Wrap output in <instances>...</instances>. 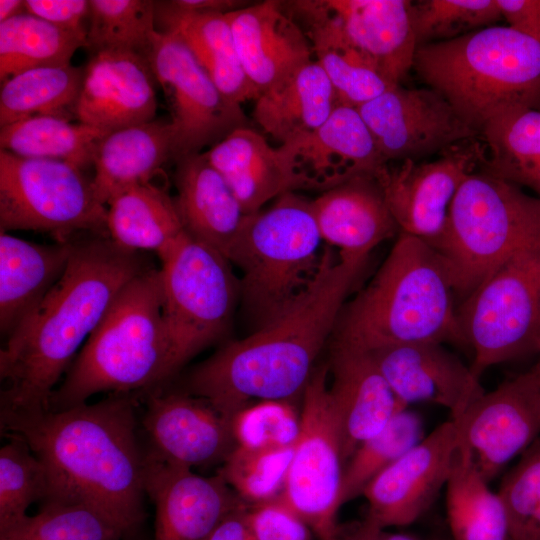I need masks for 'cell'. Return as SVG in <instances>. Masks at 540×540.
Instances as JSON below:
<instances>
[{
  "mask_svg": "<svg viewBox=\"0 0 540 540\" xmlns=\"http://www.w3.org/2000/svg\"><path fill=\"white\" fill-rule=\"evenodd\" d=\"M432 247L446 261L460 303L511 259L540 250V197L474 171L453 198L445 230Z\"/></svg>",
  "mask_w": 540,
  "mask_h": 540,
  "instance_id": "8",
  "label": "cell"
},
{
  "mask_svg": "<svg viewBox=\"0 0 540 540\" xmlns=\"http://www.w3.org/2000/svg\"><path fill=\"white\" fill-rule=\"evenodd\" d=\"M413 68L479 134L508 110L540 107V42L509 26L420 45Z\"/></svg>",
  "mask_w": 540,
  "mask_h": 540,
  "instance_id": "6",
  "label": "cell"
},
{
  "mask_svg": "<svg viewBox=\"0 0 540 540\" xmlns=\"http://www.w3.org/2000/svg\"><path fill=\"white\" fill-rule=\"evenodd\" d=\"M328 376V364L316 367L302 394L300 432L281 494L319 540H329L339 527L345 464Z\"/></svg>",
  "mask_w": 540,
  "mask_h": 540,
  "instance_id": "12",
  "label": "cell"
},
{
  "mask_svg": "<svg viewBox=\"0 0 540 540\" xmlns=\"http://www.w3.org/2000/svg\"><path fill=\"white\" fill-rule=\"evenodd\" d=\"M382 529L374 521L365 517L360 522L345 527H338L336 533L329 540H380Z\"/></svg>",
  "mask_w": 540,
  "mask_h": 540,
  "instance_id": "52",
  "label": "cell"
},
{
  "mask_svg": "<svg viewBox=\"0 0 540 540\" xmlns=\"http://www.w3.org/2000/svg\"><path fill=\"white\" fill-rule=\"evenodd\" d=\"M108 236L131 251H152L160 261L186 236L175 200L150 182L133 185L107 204Z\"/></svg>",
  "mask_w": 540,
  "mask_h": 540,
  "instance_id": "33",
  "label": "cell"
},
{
  "mask_svg": "<svg viewBox=\"0 0 540 540\" xmlns=\"http://www.w3.org/2000/svg\"><path fill=\"white\" fill-rule=\"evenodd\" d=\"M145 492L155 505L154 540H207L224 517L247 504L220 474L204 477L147 454Z\"/></svg>",
  "mask_w": 540,
  "mask_h": 540,
  "instance_id": "21",
  "label": "cell"
},
{
  "mask_svg": "<svg viewBox=\"0 0 540 540\" xmlns=\"http://www.w3.org/2000/svg\"><path fill=\"white\" fill-rule=\"evenodd\" d=\"M396 399L403 406L428 402L457 419L485 390L470 366L445 344L419 342L368 351Z\"/></svg>",
  "mask_w": 540,
  "mask_h": 540,
  "instance_id": "20",
  "label": "cell"
},
{
  "mask_svg": "<svg viewBox=\"0 0 540 540\" xmlns=\"http://www.w3.org/2000/svg\"><path fill=\"white\" fill-rule=\"evenodd\" d=\"M158 31L177 34L210 78L233 102L256 100L259 94L247 78L227 15L219 11L187 10L173 1H155Z\"/></svg>",
  "mask_w": 540,
  "mask_h": 540,
  "instance_id": "29",
  "label": "cell"
},
{
  "mask_svg": "<svg viewBox=\"0 0 540 540\" xmlns=\"http://www.w3.org/2000/svg\"><path fill=\"white\" fill-rule=\"evenodd\" d=\"M148 268L141 252L108 237L74 240L63 275L0 351V413L50 410L55 386L78 349L123 287Z\"/></svg>",
  "mask_w": 540,
  "mask_h": 540,
  "instance_id": "3",
  "label": "cell"
},
{
  "mask_svg": "<svg viewBox=\"0 0 540 540\" xmlns=\"http://www.w3.org/2000/svg\"><path fill=\"white\" fill-rule=\"evenodd\" d=\"M282 5L295 21H302L315 61L330 80L340 104L357 108L397 86L323 12L318 0L286 1Z\"/></svg>",
  "mask_w": 540,
  "mask_h": 540,
  "instance_id": "28",
  "label": "cell"
},
{
  "mask_svg": "<svg viewBox=\"0 0 540 540\" xmlns=\"http://www.w3.org/2000/svg\"><path fill=\"white\" fill-rule=\"evenodd\" d=\"M247 521L256 540H312L313 532L308 524L281 495L250 505Z\"/></svg>",
  "mask_w": 540,
  "mask_h": 540,
  "instance_id": "48",
  "label": "cell"
},
{
  "mask_svg": "<svg viewBox=\"0 0 540 540\" xmlns=\"http://www.w3.org/2000/svg\"><path fill=\"white\" fill-rule=\"evenodd\" d=\"M356 109L386 162L419 161L480 138L429 87L408 89L399 84Z\"/></svg>",
  "mask_w": 540,
  "mask_h": 540,
  "instance_id": "15",
  "label": "cell"
},
{
  "mask_svg": "<svg viewBox=\"0 0 540 540\" xmlns=\"http://www.w3.org/2000/svg\"><path fill=\"white\" fill-rule=\"evenodd\" d=\"M497 493L506 511L509 540H540V438L506 473Z\"/></svg>",
  "mask_w": 540,
  "mask_h": 540,
  "instance_id": "46",
  "label": "cell"
},
{
  "mask_svg": "<svg viewBox=\"0 0 540 540\" xmlns=\"http://www.w3.org/2000/svg\"><path fill=\"white\" fill-rule=\"evenodd\" d=\"M236 445L248 448L294 445L300 416L287 400H262L238 411L231 420Z\"/></svg>",
  "mask_w": 540,
  "mask_h": 540,
  "instance_id": "47",
  "label": "cell"
},
{
  "mask_svg": "<svg viewBox=\"0 0 540 540\" xmlns=\"http://www.w3.org/2000/svg\"><path fill=\"white\" fill-rule=\"evenodd\" d=\"M488 483L459 444L445 485L446 514L453 540H509L504 505Z\"/></svg>",
  "mask_w": 540,
  "mask_h": 540,
  "instance_id": "36",
  "label": "cell"
},
{
  "mask_svg": "<svg viewBox=\"0 0 540 540\" xmlns=\"http://www.w3.org/2000/svg\"><path fill=\"white\" fill-rule=\"evenodd\" d=\"M25 12V0H0V22Z\"/></svg>",
  "mask_w": 540,
  "mask_h": 540,
  "instance_id": "54",
  "label": "cell"
},
{
  "mask_svg": "<svg viewBox=\"0 0 540 540\" xmlns=\"http://www.w3.org/2000/svg\"><path fill=\"white\" fill-rule=\"evenodd\" d=\"M82 170L68 162L0 149V232L47 233L57 243L83 235L109 238L107 208Z\"/></svg>",
  "mask_w": 540,
  "mask_h": 540,
  "instance_id": "9",
  "label": "cell"
},
{
  "mask_svg": "<svg viewBox=\"0 0 540 540\" xmlns=\"http://www.w3.org/2000/svg\"><path fill=\"white\" fill-rule=\"evenodd\" d=\"M367 262L368 257L341 258L325 247L316 279L299 300L197 365L186 381L187 393L205 399L230 421L252 400L292 401L303 394Z\"/></svg>",
  "mask_w": 540,
  "mask_h": 540,
  "instance_id": "2",
  "label": "cell"
},
{
  "mask_svg": "<svg viewBox=\"0 0 540 540\" xmlns=\"http://www.w3.org/2000/svg\"><path fill=\"white\" fill-rule=\"evenodd\" d=\"M73 241L38 244L0 232V332L6 339L63 275Z\"/></svg>",
  "mask_w": 540,
  "mask_h": 540,
  "instance_id": "30",
  "label": "cell"
},
{
  "mask_svg": "<svg viewBox=\"0 0 540 540\" xmlns=\"http://www.w3.org/2000/svg\"><path fill=\"white\" fill-rule=\"evenodd\" d=\"M410 10L418 46L451 40L502 18L496 0L411 1Z\"/></svg>",
  "mask_w": 540,
  "mask_h": 540,
  "instance_id": "45",
  "label": "cell"
},
{
  "mask_svg": "<svg viewBox=\"0 0 540 540\" xmlns=\"http://www.w3.org/2000/svg\"><path fill=\"white\" fill-rule=\"evenodd\" d=\"M162 305L160 269L130 280L54 390L50 410L86 403L100 392L154 389L175 375Z\"/></svg>",
  "mask_w": 540,
  "mask_h": 540,
  "instance_id": "5",
  "label": "cell"
},
{
  "mask_svg": "<svg viewBox=\"0 0 540 540\" xmlns=\"http://www.w3.org/2000/svg\"><path fill=\"white\" fill-rule=\"evenodd\" d=\"M33 516L0 530V540H124L120 527L95 506L48 499Z\"/></svg>",
  "mask_w": 540,
  "mask_h": 540,
  "instance_id": "41",
  "label": "cell"
},
{
  "mask_svg": "<svg viewBox=\"0 0 540 540\" xmlns=\"http://www.w3.org/2000/svg\"><path fill=\"white\" fill-rule=\"evenodd\" d=\"M173 3L180 8L187 10H207L230 12L238 9L244 2L234 0H173Z\"/></svg>",
  "mask_w": 540,
  "mask_h": 540,
  "instance_id": "53",
  "label": "cell"
},
{
  "mask_svg": "<svg viewBox=\"0 0 540 540\" xmlns=\"http://www.w3.org/2000/svg\"><path fill=\"white\" fill-rule=\"evenodd\" d=\"M148 61L171 113L174 162L249 127L241 104L221 92L177 34L157 30Z\"/></svg>",
  "mask_w": 540,
  "mask_h": 540,
  "instance_id": "13",
  "label": "cell"
},
{
  "mask_svg": "<svg viewBox=\"0 0 540 540\" xmlns=\"http://www.w3.org/2000/svg\"><path fill=\"white\" fill-rule=\"evenodd\" d=\"M74 118L111 132L155 119L156 80L149 61L119 52L92 55L84 66Z\"/></svg>",
  "mask_w": 540,
  "mask_h": 540,
  "instance_id": "22",
  "label": "cell"
},
{
  "mask_svg": "<svg viewBox=\"0 0 540 540\" xmlns=\"http://www.w3.org/2000/svg\"><path fill=\"white\" fill-rule=\"evenodd\" d=\"M294 446L236 445L218 474L245 503L256 505L269 501L284 490Z\"/></svg>",
  "mask_w": 540,
  "mask_h": 540,
  "instance_id": "43",
  "label": "cell"
},
{
  "mask_svg": "<svg viewBox=\"0 0 540 540\" xmlns=\"http://www.w3.org/2000/svg\"><path fill=\"white\" fill-rule=\"evenodd\" d=\"M323 12L394 85L413 68L418 48L411 1L318 0Z\"/></svg>",
  "mask_w": 540,
  "mask_h": 540,
  "instance_id": "26",
  "label": "cell"
},
{
  "mask_svg": "<svg viewBox=\"0 0 540 540\" xmlns=\"http://www.w3.org/2000/svg\"><path fill=\"white\" fill-rule=\"evenodd\" d=\"M246 214L299 189L277 148L250 127L239 128L204 152Z\"/></svg>",
  "mask_w": 540,
  "mask_h": 540,
  "instance_id": "32",
  "label": "cell"
},
{
  "mask_svg": "<svg viewBox=\"0 0 540 540\" xmlns=\"http://www.w3.org/2000/svg\"><path fill=\"white\" fill-rule=\"evenodd\" d=\"M327 364L332 375L329 393L346 463L362 442L407 407L398 402L368 351L332 342Z\"/></svg>",
  "mask_w": 540,
  "mask_h": 540,
  "instance_id": "24",
  "label": "cell"
},
{
  "mask_svg": "<svg viewBox=\"0 0 540 540\" xmlns=\"http://www.w3.org/2000/svg\"><path fill=\"white\" fill-rule=\"evenodd\" d=\"M308 200L295 192L249 214L228 261L237 266L241 309L256 331L287 311L309 289L324 248Z\"/></svg>",
  "mask_w": 540,
  "mask_h": 540,
  "instance_id": "7",
  "label": "cell"
},
{
  "mask_svg": "<svg viewBox=\"0 0 540 540\" xmlns=\"http://www.w3.org/2000/svg\"><path fill=\"white\" fill-rule=\"evenodd\" d=\"M84 70L71 64L40 67L2 82L0 127L38 115L74 117Z\"/></svg>",
  "mask_w": 540,
  "mask_h": 540,
  "instance_id": "38",
  "label": "cell"
},
{
  "mask_svg": "<svg viewBox=\"0 0 540 540\" xmlns=\"http://www.w3.org/2000/svg\"><path fill=\"white\" fill-rule=\"evenodd\" d=\"M136 407L132 393H112L58 411L0 413L1 432L25 442L43 463L45 500L87 502L120 527L124 540H133L145 519L146 495Z\"/></svg>",
  "mask_w": 540,
  "mask_h": 540,
  "instance_id": "1",
  "label": "cell"
},
{
  "mask_svg": "<svg viewBox=\"0 0 540 540\" xmlns=\"http://www.w3.org/2000/svg\"><path fill=\"white\" fill-rule=\"evenodd\" d=\"M25 9L59 28L87 34L90 14L87 0H25Z\"/></svg>",
  "mask_w": 540,
  "mask_h": 540,
  "instance_id": "49",
  "label": "cell"
},
{
  "mask_svg": "<svg viewBox=\"0 0 540 540\" xmlns=\"http://www.w3.org/2000/svg\"><path fill=\"white\" fill-rule=\"evenodd\" d=\"M421 418L413 411H398L386 426L362 442L344 467L341 503L362 495L367 484L380 472L419 443L422 437Z\"/></svg>",
  "mask_w": 540,
  "mask_h": 540,
  "instance_id": "42",
  "label": "cell"
},
{
  "mask_svg": "<svg viewBox=\"0 0 540 540\" xmlns=\"http://www.w3.org/2000/svg\"><path fill=\"white\" fill-rule=\"evenodd\" d=\"M340 105L327 75L316 62L255 100L254 120L281 144L323 125Z\"/></svg>",
  "mask_w": 540,
  "mask_h": 540,
  "instance_id": "34",
  "label": "cell"
},
{
  "mask_svg": "<svg viewBox=\"0 0 540 540\" xmlns=\"http://www.w3.org/2000/svg\"><path fill=\"white\" fill-rule=\"evenodd\" d=\"M532 373L534 374L539 386H540V361L533 366L531 369Z\"/></svg>",
  "mask_w": 540,
  "mask_h": 540,
  "instance_id": "55",
  "label": "cell"
},
{
  "mask_svg": "<svg viewBox=\"0 0 540 540\" xmlns=\"http://www.w3.org/2000/svg\"><path fill=\"white\" fill-rule=\"evenodd\" d=\"M277 149L299 189L325 191L387 163L358 110L342 104L319 128Z\"/></svg>",
  "mask_w": 540,
  "mask_h": 540,
  "instance_id": "19",
  "label": "cell"
},
{
  "mask_svg": "<svg viewBox=\"0 0 540 540\" xmlns=\"http://www.w3.org/2000/svg\"><path fill=\"white\" fill-rule=\"evenodd\" d=\"M161 264L162 312L176 374L228 332L240 284L222 254L188 234Z\"/></svg>",
  "mask_w": 540,
  "mask_h": 540,
  "instance_id": "10",
  "label": "cell"
},
{
  "mask_svg": "<svg viewBox=\"0 0 540 540\" xmlns=\"http://www.w3.org/2000/svg\"><path fill=\"white\" fill-rule=\"evenodd\" d=\"M320 236L341 258L369 257L380 243L399 234L374 175H361L312 200Z\"/></svg>",
  "mask_w": 540,
  "mask_h": 540,
  "instance_id": "25",
  "label": "cell"
},
{
  "mask_svg": "<svg viewBox=\"0 0 540 540\" xmlns=\"http://www.w3.org/2000/svg\"><path fill=\"white\" fill-rule=\"evenodd\" d=\"M485 158L481 170L534 190L540 197V111L508 110L481 130Z\"/></svg>",
  "mask_w": 540,
  "mask_h": 540,
  "instance_id": "35",
  "label": "cell"
},
{
  "mask_svg": "<svg viewBox=\"0 0 540 540\" xmlns=\"http://www.w3.org/2000/svg\"><path fill=\"white\" fill-rule=\"evenodd\" d=\"M458 449L454 421L437 426L367 484L366 517L382 529L415 522L445 487Z\"/></svg>",
  "mask_w": 540,
  "mask_h": 540,
  "instance_id": "17",
  "label": "cell"
},
{
  "mask_svg": "<svg viewBox=\"0 0 540 540\" xmlns=\"http://www.w3.org/2000/svg\"><path fill=\"white\" fill-rule=\"evenodd\" d=\"M148 457L193 469L224 463L236 446L231 421L187 392L148 394L142 418Z\"/></svg>",
  "mask_w": 540,
  "mask_h": 540,
  "instance_id": "18",
  "label": "cell"
},
{
  "mask_svg": "<svg viewBox=\"0 0 540 540\" xmlns=\"http://www.w3.org/2000/svg\"><path fill=\"white\" fill-rule=\"evenodd\" d=\"M458 320L473 351L471 370L536 352L540 339V250L521 254L491 274L458 304Z\"/></svg>",
  "mask_w": 540,
  "mask_h": 540,
  "instance_id": "11",
  "label": "cell"
},
{
  "mask_svg": "<svg viewBox=\"0 0 540 540\" xmlns=\"http://www.w3.org/2000/svg\"><path fill=\"white\" fill-rule=\"evenodd\" d=\"M85 48L92 55L119 52L148 60L155 32V1L89 0Z\"/></svg>",
  "mask_w": 540,
  "mask_h": 540,
  "instance_id": "40",
  "label": "cell"
},
{
  "mask_svg": "<svg viewBox=\"0 0 540 540\" xmlns=\"http://www.w3.org/2000/svg\"><path fill=\"white\" fill-rule=\"evenodd\" d=\"M170 122L152 120L107 133L93 157L92 185L104 206L123 190L150 182L172 160Z\"/></svg>",
  "mask_w": 540,
  "mask_h": 540,
  "instance_id": "31",
  "label": "cell"
},
{
  "mask_svg": "<svg viewBox=\"0 0 540 540\" xmlns=\"http://www.w3.org/2000/svg\"><path fill=\"white\" fill-rule=\"evenodd\" d=\"M457 308L442 255L399 233L370 282L343 306L331 341L366 351L419 342L467 346Z\"/></svg>",
  "mask_w": 540,
  "mask_h": 540,
  "instance_id": "4",
  "label": "cell"
},
{
  "mask_svg": "<svg viewBox=\"0 0 540 540\" xmlns=\"http://www.w3.org/2000/svg\"><path fill=\"white\" fill-rule=\"evenodd\" d=\"M509 27L540 42V0H496Z\"/></svg>",
  "mask_w": 540,
  "mask_h": 540,
  "instance_id": "50",
  "label": "cell"
},
{
  "mask_svg": "<svg viewBox=\"0 0 540 540\" xmlns=\"http://www.w3.org/2000/svg\"><path fill=\"white\" fill-rule=\"evenodd\" d=\"M86 34L59 28L28 12L0 22V81L34 68L70 64Z\"/></svg>",
  "mask_w": 540,
  "mask_h": 540,
  "instance_id": "39",
  "label": "cell"
},
{
  "mask_svg": "<svg viewBox=\"0 0 540 540\" xmlns=\"http://www.w3.org/2000/svg\"><path fill=\"white\" fill-rule=\"evenodd\" d=\"M226 15L242 68L259 96L313 61L308 37L281 1L266 0Z\"/></svg>",
  "mask_w": 540,
  "mask_h": 540,
  "instance_id": "23",
  "label": "cell"
},
{
  "mask_svg": "<svg viewBox=\"0 0 540 540\" xmlns=\"http://www.w3.org/2000/svg\"><path fill=\"white\" fill-rule=\"evenodd\" d=\"M8 438L0 450V530L22 520L29 506L49 493L43 463L25 442Z\"/></svg>",
  "mask_w": 540,
  "mask_h": 540,
  "instance_id": "44",
  "label": "cell"
},
{
  "mask_svg": "<svg viewBox=\"0 0 540 540\" xmlns=\"http://www.w3.org/2000/svg\"><path fill=\"white\" fill-rule=\"evenodd\" d=\"M56 115H38L2 126L0 147L17 156L52 159L81 169L93 164L98 144L109 133Z\"/></svg>",
  "mask_w": 540,
  "mask_h": 540,
  "instance_id": "37",
  "label": "cell"
},
{
  "mask_svg": "<svg viewBox=\"0 0 540 540\" xmlns=\"http://www.w3.org/2000/svg\"><path fill=\"white\" fill-rule=\"evenodd\" d=\"M481 138L456 145L434 161L387 162L374 174L403 233L433 246L442 236L461 184L485 158Z\"/></svg>",
  "mask_w": 540,
  "mask_h": 540,
  "instance_id": "14",
  "label": "cell"
},
{
  "mask_svg": "<svg viewBox=\"0 0 540 540\" xmlns=\"http://www.w3.org/2000/svg\"><path fill=\"white\" fill-rule=\"evenodd\" d=\"M454 421L458 441L490 482L540 435V386L531 370L483 392Z\"/></svg>",
  "mask_w": 540,
  "mask_h": 540,
  "instance_id": "16",
  "label": "cell"
},
{
  "mask_svg": "<svg viewBox=\"0 0 540 540\" xmlns=\"http://www.w3.org/2000/svg\"><path fill=\"white\" fill-rule=\"evenodd\" d=\"M536 352L540 354V339L537 344Z\"/></svg>",
  "mask_w": 540,
  "mask_h": 540,
  "instance_id": "56",
  "label": "cell"
},
{
  "mask_svg": "<svg viewBox=\"0 0 540 540\" xmlns=\"http://www.w3.org/2000/svg\"><path fill=\"white\" fill-rule=\"evenodd\" d=\"M245 504L224 517L207 540H256L247 521Z\"/></svg>",
  "mask_w": 540,
  "mask_h": 540,
  "instance_id": "51",
  "label": "cell"
},
{
  "mask_svg": "<svg viewBox=\"0 0 540 540\" xmlns=\"http://www.w3.org/2000/svg\"><path fill=\"white\" fill-rule=\"evenodd\" d=\"M175 165L174 200L186 233L228 260L248 214L204 152Z\"/></svg>",
  "mask_w": 540,
  "mask_h": 540,
  "instance_id": "27",
  "label": "cell"
}]
</instances>
